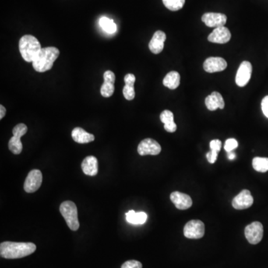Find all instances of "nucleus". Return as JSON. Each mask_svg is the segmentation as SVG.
Returning a JSON list of instances; mask_svg holds the SVG:
<instances>
[{
    "mask_svg": "<svg viewBox=\"0 0 268 268\" xmlns=\"http://www.w3.org/2000/svg\"><path fill=\"white\" fill-rule=\"evenodd\" d=\"M36 249L33 243L5 241L0 244V255L5 259H20L35 252Z\"/></svg>",
    "mask_w": 268,
    "mask_h": 268,
    "instance_id": "obj_1",
    "label": "nucleus"
},
{
    "mask_svg": "<svg viewBox=\"0 0 268 268\" xmlns=\"http://www.w3.org/2000/svg\"><path fill=\"white\" fill-rule=\"evenodd\" d=\"M60 51L56 47L42 48L35 59L32 62L34 70L38 72H45L52 68L54 61L58 59Z\"/></svg>",
    "mask_w": 268,
    "mask_h": 268,
    "instance_id": "obj_2",
    "label": "nucleus"
},
{
    "mask_svg": "<svg viewBox=\"0 0 268 268\" xmlns=\"http://www.w3.org/2000/svg\"><path fill=\"white\" fill-rule=\"evenodd\" d=\"M41 49V45L38 40L30 34H26L19 40V52L22 58L27 62H33Z\"/></svg>",
    "mask_w": 268,
    "mask_h": 268,
    "instance_id": "obj_3",
    "label": "nucleus"
},
{
    "mask_svg": "<svg viewBox=\"0 0 268 268\" xmlns=\"http://www.w3.org/2000/svg\"><path fill=\"white\" fill-rule=\"evenodd\" d=\"M60 212L67 222V226L72 231H77L80 227L78 221V209L72 201H64L60 206Z\"/></svg>",
    "mask_w": 268,
    "mask_h": 268,
    "instance_id": "obj_4",
    "label": "nucleus"
},
{
    "mask_svg": "<svg viewBox=\"0 0 268 268\" xmlns=\"http://www.w3.org/2000/svg\"><path fill=\"white\" fill-rule=\"evenodd\" d=\"M28 128L25 124H18L13 129V137L8 142V148L14 154H19L22 151V144L20 138L27 133Z\"/></svg>",
    "mask_w": 268,
    "mask_h": 268,
    "instance_id": "obj_5",
    "label": "nucleus"
},
{
    "mask_svg": "<svg viewBox=\"0 0 268 268\" xmlns=\"http://www.w3.org/2000/svg\"><path fill=\"white\" fill-rule=\"evenodd\" d=\"M184 235L190 239H199L203 238L205 234L204 223L201 220H192L184 227Z\"/></svg>",
    "mask_w": 268,
    "mask_h": 268,
    "instance_id": "obj_6",
    "label": "nucleus"
},
{
    "mask_svg": "<svg viewBox=\"0 0 268 268\" xmlns=\"http://www.w3.org/2000/svg\"><path fill=\"white\" fill-rule=\"evenodd\" d=\"M263 225L259 221L252 222L244 230L246 238L251 244H259L263 238Z\"/></svg>",
    "mask_w": 268,
    "mask_h": 268,
    "instance_id": "obj_7",
    "label": "nucleus"
},
{
    "mask_svg": "<svg viewBox=\"0 0 268 268\" xmlns=\"http://www.w3.org/2000/svg\"><path fill=\"white\" fill-rule=\"evenodd\" d=\"M43 181V174L40 170H32L24 183V190L27 193H33L39 189Z\"/></svg>",
    "mask_w": 268,
    "mask_h": 268,
    "instance_id": "obj_8",
    "label": "nucleus"
},
{
    "mask_svg": "<svg viewBox=\"0 0 268 268\" xmlns=\"http://www.w3.org/2000/svg\"><path fill=\"white\" fill-rule=\"evenodd\" d=\"M138 153L141 156L158 155L161 152V146L156 140L150 138L143 139L138 145Z\"/></svg>",
    "mask_w": 268,
    "mask_h": 268,
    "instance_id": "obj_9",
    "label": "nucleus"
},
{
    "mask_svg": "<svg viewBox=\"0 0 268 268\" xmlns=\"http://www.w3.org/2000/svg\"><path fill=\"white\" fill-rule=\"evenodd\" d=\"M252 64L249 61H243L238 68L235 77V83L240 87H244L248 84L252 75Z\"/></svg>",
    "mask_w": 268,
    "mask_h": 268,
    "instance_id": "obj_10",
    "label": "nucleus"
},
{
    "mask_svg": "<svg viewBox=\"0 0 268 268\" xmlns=\"http://www.w3.org/2000/svg\"><path fill=\"white\" fill-rule=\"evenodd\" d=\"M253 203V198L249 190H242L237 196L233 200L232 204L235 209H246L251 207Z\"/></svg>",
    "mask_w": 268,
    "mask_h": 268,
    "instance_id": "obj_11",
    "label": "nucleus"
},
{
    "mask_svg": "<svg viewBox=\"0 0 268 268\" xmlns=\"http://www.w3.org/2000/svg\"><path fill=\"white\" fill-rule=\"evenodd\" d=\"M227 17L225 15L220 13H206L202 17V21L208 27L218 28L224 26L227 22Z\"/></svg>",
    "mask_w": 268,
    "mask_h": 268,
    "instance_id": "obj_12",
    "label": "nucleus"
},
{
    "mask_svg": "<svg viewBox=\"0 0 268 268\" xmlns=\"http://www.w3.org/2000/svg\"><path fill=\"white\" fill-rule=\"evenodd\" d=\"M230 39H231V33L225 26L216 28L208 37V40L211 43H219V44L228 43Z\"/></svg>",
    "mask_w": 268,
    "mask_h": 268,
    "instance_id": "obj_13",
    "label": "nucleus"
},
{
    "mask_svg": "<svg viewBox=\"0 0 268 268\" xmlns=\"http://www.w3.org/2000/svg\"><path fill=\"white\" fill-rule=\"evenodd\" d=\"M227 63L222 58H207L203 63V69L206 72L214 73V72H222L227 69Z\"/></svg>",
    "mask_w": 268,
    "mask_h": 268,
    "instance_id": "obj_14",
    "label": "nucleus"
},
{
    "mask_svg": "<svg viewBox=\"0 0 268 268\" xmlns=\"http://www.w3.org/2000/svg\"><path fill=\"white\" fill-rule=\"evenodd\" d=\"M170 199L174 206L180 210H185L192 206V200L189 195L180 192H174L170 195Z\"/></svg>",
    "mask_w": 268,
    "mask_h": 268,
    "instance_id": "obj_15",
    "label": "nucleus"
},
{
    "mask_svg": "<svg viewBox=\"0 0 268 268\" xmlns=\"http://www.w3.org/2000/svg\"><path fill=\"white\" fill-rule=\"evenodd\" d=\"M166 40V34L165 32L162 31H156L149 43V50L153 54H160L164 49V43Z\"/></svg>",
    "mask_w": 268,
    "mask_h": 268,
    "instance_id": "obj_16",
    "label": "nucleus"
},
{
    "mask_svg": "<svg viewBox=\"0 0 268 268\" xmlns=\"http://www.w3.org/2000/svg\"><path fill=\"white\" fill-rule=\"evenodd\" d=\"M205 104L208 110L211 111H215L218 108L222 110L225 106L223 97L218 92H213L212 94L207 96L205 99Z\"/></svg>",
    "mask_w": 268,
    "mask_h": 268,
    "instance_id": "obj_17",
    "label": "nucleus"
},
{
    "mask_svg": "<svg viewBox=\"0 0 268 268\" xmlns=\"http://www.w3.org/2000/svg\"><path fill=\"white\" fill-rule=\"evenodd\" d=\"M82 168L86 175L96 176L99 171V163L96 156H86L82 162Z\"/></svg>",
    "mask_w": 268,
    "mask_h": 268,
    "instance_id": "obj_18",
    "label": "nucleus"
},
{
    "mask_svg": "<svg viewBox=\"0 0 268 268\" xmlns=\"http://www.w3.org/2000/svg\"><path fill=\"white\" fill-rule=\"evenodd\" d=\"M72 137L77 143L86 144L95 140L93 134H89L82 128H74L72 131Z\"/></svg>",
    "mask_w": 268,
    "mask_h": 268,
    "instance_id": "obj_19",
    "label": "nucleus"
},
{
    "mask_svg": "<svg viewBox=\"0 0 268 268\" xmlns=\"http://www.w3.org/2000/svg\"><path fill=\"white\" fill-rule=\"evenodd\" d=\"M160 120L164 124V128L167 132L174 133L177 131V125L174 122V114L170 110H164L160 114Z\"/></svg>",
    "mask_w": 268,
    "mask_h": 268,
    "instance_id": "obj_20",
    "label": "nucleus"
},
{
    "mask_svg": "<svg viewBox=\"0 0 268 268\" xmlns=\"http://www.w3.org/2000/svg\"><path fill=\"white\" fill-rule=\"evenodd\" d=\"M181 84V75L176 71L168 72L163 79V85L170 89H175Z\"/></svg>",
    "mask_w": 268,
    "mask_h": 268,
    "instance_id": "obj_21",
    "label": "nucleus"
},
{
    "mask_svg": "<svg viewBox=\"0 0 268 268\" xmlns=\"http://www.w3.org/2000/svg\"><path fill=\"white\" fill-rule=\"evenodd\" d=\"M148 216L145 212H136L134 210H131L126 213L127 221L131 224L139 225L144 224L147 220Z\"/></svg>",
    "mask_w": 268,
    "mask_h": 268,
    "instance_id": "obj_22",
    "label": "nucleus"
},
{
    "mask_svg": "<svg viewBox=\"0 0 268 268\" xmlns=\"http://www.w3.org/2000/svg\"><path fill=\"white\" fill-rule=\"evenodd\" d=\"M99 25L103 30L109 34H114L117 31V26L113 19L103 17L99 19Z\"/></svg>",
    "mask_w": 268,
    "mask_h": 268,
    "instance_id": "obj_23",
    "label": "nucleus"
},
{
    "mask_svg": "<svg viewBox=\"0 0 268 268\" xmlns=\"http://www.w3.org/2000/svg\"><path fill=\"white\" fill-rule=\"evenodd\" d=\"M252 167L259 172L268 171V158L267 157H255L252 160Z\"/></svg>",
    "mask_w": 268,
    "mask_h": 268,
    "instance_id": "obj_24",
    "label": "nucleus"
},
{
    "mask_svg": "<svg viewBox=\"0 0 268 268\" xmlns=\"http://www.w3.org/2000/svg\"><path fill=\"white\" fill-rule=\"evenodd\" d=\"M185 1V0H163L165 6L172 11L181 10L184 7Z\"/></svg>",
    "mask_w": 268,
    "mask_h": 268,
    "instance_id": "obj_25",
    "label": "nucleus"
},
{
    "mask_svg": "<svg viewBox=\"0 0 268 268\" xmlns=\"http://www.w3.org/2000/svg\"><path fill=\"white\" fill-rule=\"evenodd\" d=\"M114 91H115L114 84L104 82L100 87V94L104 98L111 97L114 95Z\"/></svg>",
    "mask_w": 268,
    "mask_h": 268,
    "instance_id": "obj_26",
    "label": "nucleus"
},
{
    "mask_svg": "<svg viewBox=\"0 0 268 268\" xmlns=\"http://www.w3.org/2000/svg\"><path fill=\"white\" fill-rule=\"evenodd\" d=\"M123 95L125 99L128 100H133L135 98V89L134 86L125 85L123 87Z\"/></svg>",
    "mask_w": 268,
    "mask_h": 268,
    "instance_id": "obj_27",
    "label": "nucleus"
},
{
    "mask_svg": "<svg viewBox=\"0 0 268 268\" xmlns=\"http://www.w3.org/2000/svg\"><path fill=\"white\" fill-rule=\"evenodd\" d=\"M238 144L236 139H228L226 141L225 145H224V149L228 153V152L233 151L234 149H236L238 147Z\"/></svg>",
    "mask_w": 268,
    "mask_h": 268,
    "instance_id": "obj_28",
    "label": "nucleus"
},
{
    "mask_svg": "<svg viewBox=\"0 0 268 268\" xmlns=\"http://www.w3.org/2000/svg\"><path fill=\"white\" fill-rule=\"evenodd\" d=\"M121 268H142V265L138 261L131 260L123 264Z\"/></svg>",
    "mask_w": 268,
    "mask_h": 268,
    "instance_id": "obj_29",
    "label": "nucleus"
},
{
    "mask_svg": "<svg viewBox=\"0 0 268 268\" xmlns=\"http://www.w3.org/2000/svg\"><path fill=\"white\" fill-rule=\"evenodd\" d=\"M104 80L105 82L114 84L116 81V75L112 71L107 70L104 73Z\"/></svg>",
    "mask_w": 268,
    "mask_h": 268,
    "instance_id": "obj_30",
    "label": "nucleus"
},
{
    "mask_svg": "<svg viewBox=\"0 0 268 268\" xmlns=\"http://www.w3.org/2000/svg\"><path fill=\"white\" fill-rule=\"evenodd\" d=\"M222 143L218 139H214V140L210 142V149L211 151H215L218 153L221 149Z\"/></svg>",
    "mask_w": 268,
    "mask_h": 268,
    "instance_id": "obj_31",
    "label": "nucleus"
},
{
    "mask_svg": "<svg viewBox=\"0 0 268 268\" xmlns=\"http://www.w3.org/2000/svg\"><path fill=\"white\" fill-rule=\"evenodd\" d=\"M206 158H207L209 163L213 164L217 160L218 152L215 151H210L206 153Z\"/></svg>",
    "mask_w": 268,
    "mask_h": 268,
    "instance_id": "obj_32",
    "label": "nucleus"
},
{
    "mask_svg": "<svg viewBox=\"0 0 268 268\" xmlns=\"http://www.w3.org/2000/svg\"><path fill=\"white\" fill-rule=\"evenodd\" d=\"M125 85H129V86H134V84L136 82V77L133 74H127L124 78Z\"/></svg>",
    "mask_w": 268,
    "mask_h": 268,
    "instance_id": "obj_33",
    "label": "nucleus"
},
{
    "mask_svg": "<svg viewBox=\"0 0 268 268\" xmlns=\"http://www.w3.org/2000/svg\"><path fill=\"white\" fill-rule=\"evenodd\" d=\"M262 110L264 115L268 118V96H265L262 100Z\"/></svg>",
    "mask_w": 268,
    "mask_h": 268,
    "instance_id": "obj_34",
    "label": "nucleus"
},
{
    "mask_svg": "<svg viewBox=\"0 0 268 268\" xmlns=\"http://www.w3.org/2000/svg\"><path fill=\"white\" fill-rule=\"evenodd\" d=\"M6 114V109L2 105H0V119H2Z\"/></svg>",
    "mask_w": 268,
    "mask_h": 268,
    "instance_id": "obj_35",
    "label": "nucleus"
},
{
    "mask_svg": "<svg viewBox=\"0 0 268 268\" xmlns=\"http://www.w3.org/2000/svg\"><path fill=\"white\" fill-rule=\"evenodd\" d=\"M227 157H228L229 160H234L235 157H236V155L234 152H228V154H227Z\"/></svg>",
    "mask_w": 268,
    "mask_h": 268,
    "instance_id": "obj_36",
    "label": "nucleus"
}]
</instances>
